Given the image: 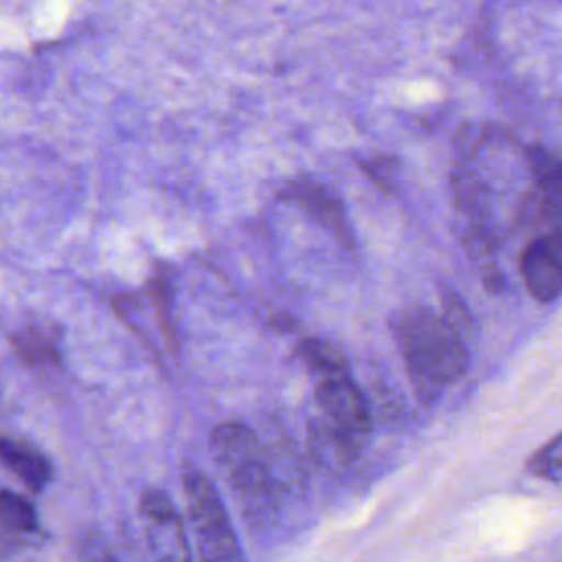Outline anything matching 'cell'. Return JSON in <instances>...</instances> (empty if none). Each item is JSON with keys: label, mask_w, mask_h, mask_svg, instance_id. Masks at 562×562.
<instances>
[{"label": "cell", "mask_w": 562, "mask_h": 562, "mask_svg": "<svg viewBox=\"0 0 562 562\" xmlns=\"http://www.w3.org/2000/svg\"><path fill=\"white\" fill-rule=\"evenodd\" d=\"M505 145L485 140L463 149L454 171L459 206L481 248H494L512 231L531 193L527 149L518 156Z\"/></svg>", "instance_id": "6da1fadb"}, {"label": "cell", "mask_w": 562, "mask_h": 562, "mask_svg": "<svg viewBox=\"0 0 562 562\" xmlns=\"http://www.w3.org/2000/svg\"><path fill=\"white\" fill-rule=\"evenodd\" d=\"M391 329L419 402H437L468 371L465 334L443 312L408 305L391 318Z\"/></svg>", "instance_id": "7a4b0ae2"}, {"label": "cell", "mask_w": 562, "mask_h": 562, "mask_svg": "<svg viewBox=\"0 0 562 562\" xmlns=\"http://www.w3.org/2000/svg\"><path fill=\"white\" fill-rule=\"evenodd\" d=\"M213 450L217 463L224 468L228 483L239 498L244 514L250 520H266L277 509L285 490L292 487V465L296 459L285 448L279 454L283 441L272 448L263 446L255 430L241 422H226L213 432Z\"/></svg>", "instance_id": "3957f363"}, {"label": "cell", "mask_w": 562, "mask_h": 562, "mask_svg": "<svg viewBox=\"0 0 562 562\" xmlns=\"http://www.w3.org/2000/svg\"><path fill=\"white\" fill-rule=\"evenodd\" d=\"M314 443L338 461L360 452L371 432V406L349 373L314 380V413L310 417Z\"/></svg>", "instance_id": "277c9868"}, {"label": "cell", "mask_w": 562, "mask_h": 562, "mask_svg": "<svg viewBox=\"0 0 562 562\" xmlns=\"http://www.w3.org/2000/svg\"><path fill=\"white\" fill-rule=\"evenodd\" d=\"M189 516L195 529L200 555L206 560H241V551L213 483L198 470L184 474Z\"/></svg>", "instance_id": "5b68a950"}, {"label": "cell", "mask_w": 562, "mask_h": 562, "mask_svg": "<svg viewBox=\"0 0 562 562\" xmlns=\"http://www.w3.org/2000/svg\"><path fill=\"white\" fill-rule=\"evenodd\" d=\"M281 198L301 209L316 224L327 228L345 248L356 246V235L347 220L345 204L340 195L327 184L314 180H294L283 187Z\"/></svg>", "instance_id": "8992f818"}, {"label": "cell", "mask_w": 562, "mask_h": 562, "mask_svg": "<svg viewBox=\"0 0 562 562\" xmlns=\"http://www.w3.org/2000/svg\"><path fill=\"white\" fill-rule=\"evenodd\" d=\"M531 191L549 226V237L562 248V158L542 145L527 147Z\"/></svg>", "instance_id": "52a82bcc"}, {"label": "cell", "mask_w": 562, "mask_h": 562, "mask_svg": "<svg viewBox=\"0 0 562 562\" xmlns=\"http://www.w3.org/2000/svg\"><path fill=\"white\" fill-rule=\"evenodd\" d=\"M520 279L538 303H551L562 294V255L549 237L531 239L520 252Z\"/></svg>", "instance_id": "ba28073f"}, {"label": "cell", "mask_w": 562, "mask_h": 562, "mask_svg": "<svg viewBox=\"0 0 562 562\" xmlns=\"http://www.w3.org/2000/svg\"><path fill=\"white\" fill-rule=\"evenodd\" d=\"M0 459L31 490H42L50 481V463L26 441L0 437Z\"/></svg>", "instance_id": "9c48e42d"}, {"label": "cell", "mask_w": 562, "mask_h": 562, "mask_svg": "<svg viewBox=\"0 0 562 562\" xmlns=\"http://www.w3.org/2000/svg\"><path fill=\"white\" fill-rule=\"evenodd\" d=\"M296 358L303 362L312 380L349 373V360L345 353L323 338H305L296 345Z\"/></svg>", "instance_id": "30bf717a"}, {"label": "cell", "mask_w": 562, "mask_h": 562, "mask_svg": "<svg viewBox=\"0 0 562 562\" xmlns=\"http://www.w3.org/2000/svg\"><path fill=\"white\" fill-rule=\"evenodd\" d=\"M527 468L533 476L562 483V432L551 437L544 446H540L527 461Z\"/></svg>", "instance_id": "8fae6325"}, {"label": "cell", "mask_w": 562, "mask_h": 562, "mask_svg": "<svg viewBox=\"0 0 562 562\" xmlns=\"http://www.w3.org/2000/svg\"><path fill=\"white\" fill-rule=\"evenodd\" d=\"M0 522L15 531H33L37 527V516L24 496L0 490Z\"/></svg>", "instance_id": "7c38bea8"}, {"label": "cell", "mask_w": 562, "mask_h": 562, "mask_svg": "<svg viewBox=\"0 0 562 562\" xmlns=\"http://www.w3.org/2000/svg\"><path fill=\"white\" fill-rule=\"evenodd\" d=\"M20 358L29 364H44L50 362L55 356L53 342L42 331H22L13 338Z\"/></svg>", "instance_id": "4fadbf2b"}, {"label": "cell", "mask_w": 562, "mask_h": 562, "mask_svg": "<svg viewBox=\"0 0 562 562\" xmlns=\"http://www.w3.org/2000/svg\"><path fill=\"white\" fill-rule=\"evenodd\" d=\"M362 171L384 191H391L395 184V169L397 162L389 156H380V158H371V160H360Z\"/></svg>", "instance_id": "5bb4252c"}, {"label": "cell", "mask_w": 562, "mask_h": 562, "mask_svg": "<svg viewBox=\"0 0 562 562\" xmlns=\"http://www.w3.org/2000/svg\"><path fill=\"white\" fill-rule=\"evenodd\" d=\"M140 505H143V514L151 522H173V520H178V514H176L171 501L162 492H147L143 496Z\"/></svg>", "instance_id": "9a60e30c"}]
</instances>
